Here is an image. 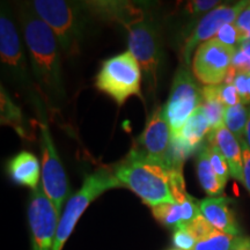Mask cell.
I'll list each match as a JSON object with an SVG mask.
<instances>
[{"label":"cell","mask_w":250,"mask_h":250,"mask_svg":"<svg viewBox=\"0 0 250 250\" xmlns=\"http://www.w3.org/2000/svg\"><path fill=\"white\" fill-rule=\"evenodd\" d=\"M112 170L123 187L136 193L151 208L181 203L190 196L186 189L183 171L147 160L132 149Z\"/></svg>","instance_id":"1"},{"label":"cell","mask_w":250,"mask_h":250,"mask_svg":"<svg viewBox=\"0 0 250 250\" xmlns=\"http://www.w3.org/2000/svg\"><path fill=\"white\" fill-rule=\"evenodd\" d=\"M20 24L41 90L49 100L64 98L61 51L55 33L34 9H21Z\"/></svg>","instance_id":"2"},{"label":"cell","mask_w":250,"mask_h":250,"mask_svg":"<svg viewBox=\"0 0 250 250\" xmlns=\"http://www.w3.org/2000/svg\"><path fill=\"white\" fill-rule=\"evenodd\" d=\"M30 6L54 31L62 51L67 57L79 55L87 26L85 6L62 0H34Z\"/></svg>","instance_id":"3"},{"label":"cell","mask_w":250,"mask_h":250,"mask_svg":"<svg viewBox=\"0 0 250 250\" xmlns=\"http://www.w3.org/2000/svg\"><path fill=\"white\" fill-rule=\"evenodd\" d=\"M122 187L123 184L109 167L99 168L92 174L87 175L79 191L68 199L66 208L59 219L52 250H62L65 242L76 228L78 220L88 208L90 203L109 190Z\"/></svg>","instance_id":"4"},{"label":"cell","mask_w":250,"mask_h":250,"mask_svg":"<svg viewBox=\"0 0 250 250\" xmlns=\"http://www.w3.org/2000/svg\"><path fill=\"white\" fill-rule=\"evenodd\" d=\"M95 86L118 105H123L131 96L142 98V68L138 61L130 51L107 59L96 76Z\"/></svg>","instance_id":"5"},{"label":"cell","mask_w":250,"mask_h":250,"mask_svg":"<svg viewBox=\"0 0 250 250\" xmlns=\"http://www.w3.org/2000/svg\"><path fill=\"white\" fill-rule=\"evenodd\" d=\"M126 28L129 30V51L138 61L148 88L155 90L162 59L160 33L147 17Z\"/></svg>","instance_id":"6"},{"label":"cell","mask_w":250,"mask_h":250,"mask_svg":"<svg viewBox=\"0 0 250 250\" xmlns=\"http://www.w3.org/2000/svg\"><path fill=\"white\" fill-rule=\"evenodd\" d=\"M197 81L190 71L184 67L179 68L175 74L169 99L162 107L171 133H179L188 118L202 105V89Z\"/></svg>","instance_id":"7"},{"label":"cell","mask_w":250,"mask_h":250,"mask_svg":"<svg viewBox=\"0 0 250 250\" xmlns=\"http://www.w3.org/2000/svg\"><path fill=\"white\" fill-rule=\"evenodd\" d=\"M41 152H42V187L56 211L61 215L68 196L67 176L56 151L48 125L41 123Z\"/></svg>","instance_id":"8"},{"label":"cell","mask_w":250,"mask_h":250,"mask_svg":"<svg viewBox=\"0 0 250 250\" xmlns=\"http://www.w3.org/2000/svg\"><path fill=\"white\" fill-rule=\"evenodd\" d=\"M61 215L43 190L42 184L30 193L28 221L31 232V250H52Z\"/></svg>","instance_id":"9"},{"label":"cell","mask_w":250,"mask_h":250,"mask_svg":"<svg viewBox=\"0 0 250 250\" xmlns=\"http://www.w3.org/2000/svg\"><path fill=\"white\" fill-rule=\"evenodd\" d=\"M234 52L235 48L225 45L215 39L202 43L193 55V76L206 86L221 85L232 66Z\"/></svg>","instance_id":"10"},{"label":"cell","mask_w":250,"mask_h":250,"mask_svg":"<svg viewBox=\"0 0 250 250\" xmlns=\"http://www.w3.org/2000/svg\"><path fill=\"white\" fill-rule=\"evenodd\" d=\"M171 140V130L164 115V109L158 107L149 116L142 136L132 151L147 160L166 165Z\"/></svg>","instance_id":"11"},{"label":"cell","mask_w":250,"mask_h":250,"mask_svg":"<svg viewBox=\"0 0 250 250\" xmlns=\"http://www.w3.org/2000/svg\"><path fill=\"white\" fill-rule=\"evenodd\" d=\"M249 5V1H240L234 6H218L213 11L208 12L199 21L190 36L188 37L182 49L183 62L188 65L190 57L197 46L202 43L214 39L218 31L224 24L235 22L241 12Z\"/></svg>","instance_id":"12"},{"label":"cell","mask_w":250,"mask_h":250,"mask_svg":"<svg viewBox=\"0 0 250 250\" xmlns=\"http://www.w3.org/2000/svg\"><path fill=\"white\" fill-rule=\"evenodd\" d=\"M0 55L5 70L15 80L26 81L27 66L20 36L4 7L1 8L0 15Z\"/></svg>","instance_id":"13"},{"label":"cell","mask_w":250,"mask_h":250,"mask_svg":"<svg viewBox=\"0 0 250 250\" xmlns=\"http://www.w3.org/2000/svg\"><path fill=\"white\" fill-rule=\"evenodd\" d=\"M211 145L219 148L229 166L230 176L243 183V155L240 140L225 125L213 129L208 134Z\"/></svg>","instance_id":"14"},{"label":"cell","mask_w":250,"mask_h":250,"mask_svg":"<svg viewBox=\"0 0 250 250\" xmlns=\"http://www.w3.org/2000/svg\"><path fill=\"white\" fill-rule=\"evenodd\" d=\"M230 203L232 201L227 197H213L199 202V208L204 218L215 229L232 235H240V228Z\"/></svg>","instance_id":"15"},{"label":"cell","mask_w":250,"mask_h":250,"mask_svg":"<svg viewBox=\"0 0 250 250\" xmlns=\"http://www.w3.org/2000/svg\"><path fill=\"white\" fill-rule=\"evenodd\" d=\"M152 214L161 225L177 229L202 214L199 202L189 196L181 203L162 204L152 208Z\"/></svg>","instance_id":"16"},{"label":"cell","mask_w":250,"mask_h":250,"mask_svg":"<svg viewBox=\"0 0 250 250\" xmlns=\"http://www.w3.org/2000/svg\"><path fill=\"white\" fill-rule=\"evenodd\" d=\"M85 8L90 13L99 15L105 20L116 21L127 27L129 24L146 17L142 8L123 1H89L85 2Z\"/></svg>","instance_id":"17"},{"label":"cell","mask_w":250,"mask_h":250,"mask_svg":"<svg viewBox=\"0 0 250 250\" xmlns=\"http://www.w3.org/2000/svg\"><path fill=\"white\" fill-rule=\"evenodd\" d=\"M9 176L15 183L31 189L39 187L41 176L40 162L33 153L22 151L11 159L7 165Z\"/></svg>","instance_id":"18"},{"label":"cell","mask_w":250,"mask_h":250,"mask_svg":"<svg viewBox=\"0 0 250 250\" xmlns=\"http://www.w3.org/2000/svg\"><path fill=\"white\" fill-rule=\"evenodd\" d=\"M211 131L212 127L210 122H208L204 109L201 105L192 112L191 116L188 118L186 124L179 133L192 148L199 151L203 146V140H204L206 134L211 133Z\"/></svg>","instance_id":"19"},{"label":"cell","mask_w":250,"mask_h":250,"mask_svg":"<svg viewBox=\"0 0 250 250\" xmlns=\"http://www.w3.org/2000/svg\"><path fill=\"white\" fill-rule=\"evenodd\" d=\"M196 169L201 187L208 196H218L223 193L225 186L220 182L212 168L210 158H208V145H203L201 149L197 152Z\"/></svg>","instance_id":"20"},{"label":"cell","mask_w":250,"mask_h":250,"mask_svg":"<svg viewBox=\"0 0 250 250\" xmlns=\"http://www.w3.org/2000/svg\"><path fill=\"white\" fill-rule=\"evenodd\" d=\"M250 249V237L223 233L214 229L210 235L197 242L193 250H246Z\"/></svg>","instance_id":"21"},{"label":"cell","mask_w":250,"mask_h":250,"mask_svg":"<svg viewBox=\"0 0 250 250\" xmlns=\"http://www.w3.org/2000/svg\"><path fill=\"white\" fill-rule=\"evenodd\" d=\"M202 108L210 122L212 130L224 125L226 105L219 96V85L204 86L202 88Z\"/></svg>","instance_id":"22"},{"label":"cell","mask_w":250,"mask_h":250,"mask_svg":"<svg viewBox=\"0 0 250 250\" xmlns=\"http://www.w3.org/2000/svg\"><path fill=\"white\" fill-rule=\"evenodd\" d=\"M249 110L246 108V104L239 103L233 107H227L225 111L224 125L232 132L237 139H243L246 134V127L248 123Z\"/></svg>","instance_id":"23"},{"label":"cell","mask_w":250,"mask_h":250,"mask_svg":"<svg viewBox=\"0 0 250 250\" xmlns=\"http://www.w3.org/2000/svg\"><path fill=\"white\" fill-rule=\"evenodd\" d=\"M1 124L11 125L21 136H24L26 133L22 125V114L20 108L14 104L4 88L1 89Z\"/></svg>","instance_id":"24"},{"label":"cell","mask_w":250,"mask_h":250,"mask_svg":"<svg viewBox=\"0 0 250 250\" xmlns=\"http://www.w3.org/2000/svg\"><path fill=\"white\" fill-rule=\"evenodd\" d=\"M208 158H210V162L213 168L215 175L218 176V179L220 180V182L226 186L228 177L230 175L229 166H228L226 159L223 155V153L219 151L218 147L208 144Z\"/></svg>","instance_id":"25"},{"label":"cell","mask_w":250,"mask_h":250,"mask_svg":"<svg viewBox=\"0 0 250 250\" xmlns=\"http://www.w3.org/2000/svg\"><path fill=\"white\" fill-rule=\"evenodd\" d=\"M183 227H186L187 229L196 237L197 241H201V240L205 239L206 236L210 235V234L215 229V228L206 220L203 214H199L198 217H196L193 220L190 221V223L183 225Z\"/></svg>","instance_id":"26"},{"label":"cell","mask_w":250,"mask_h":250,"mask_svg":"<svg viewBox=\"0 0 250 250\" xmlns=\"http://www.w3.org/2000/svg\"><path fill=\"white\" fill-rule=\"evenodd\" d=\"M219 42H221L225 45L232 46V48H237L241 44V35L237 29L235 23H227L224 24L218 31V34L214 37Z\"/></svg>","instance_id":"27"},{"label":"cell","mask_w":250,"mask_h":250,"mask_svg":"<svg viewBox=\"0 0 250 250\" xmlns=\"http://www.w3.org/2000/svg\"><path fill=\"white\" fill-rule=\"evenodd\" d=\"M196 237L186 227H180L174 230L173 243L180 250H193L197 245Z\"/></svg>","instance_id":"28"},{"label":"cell","mask_w":250,"mask_h":250,"mask_svg":"<svg viewBox=\"0 0 250 250\" xmlns=\"http://www.w3.org/2000/svg\"><path fill=\"white\" fill-rule=\"evenodd\" d=\"M219 96L226 107H233V105L242 103L241 98L234 85H226V83L219 85Z\"/></svg>","instance_id":"29"},{"label":"cell","mask_w":250,"mask_h":250,"mask_svg":"<svg viewBox=\"0 0 250 250\" xmlns=\"http://www.w3.org/2000/svg\"><path fill=\"white\" fill-rule=\"evenodd\" d=\"M232 67L237 73H250V57L242 49L236 48L233 55Z\"/></svg>","instance_id":"30"},{"label":"cell","mask_w":250,"mask_h":250,"mask_svg":"<svg viewBox=\"0 0 250 250\" xmlns=\"http://www.w3.org/2000/svg\"><path fill=\"white\" fill-rule=\"evenodd\" d=\"M219 1L217 0H197V1H191L188 5V9L192 14H201L205 12H211L214 8L218 7Z\"/></svg>","instance_id":"31"},{"label":"cell","mask_w":250,"mask_h":250,"mask_svg":"<svg viewBox=\"0 0 250 250\" xmlns=\"http://www.w3.org/2000/svg\"><path fill=\"white\" fill-rule=\"evenodd\" d=\"M240 144H241L243 155V179H245L243 186L247 188V190L250 193V147L245 138L240 140Z\"/></svg>","instance_id":"32"},{"label":"cell","mask_w":250,"mask_h":250,"mask_svg":"<svg viewBox=\"0 0 250 250\" xmlns=\"http://www.w3.org/2000/svg\"><path fill=\"white\" fill-rule=\"evenodd\" d=\"M237 48L242 49L243 51H245L246 54L250 57V41H245V42H242L241 44L237 46Z\"/></svg>","instance_id":"33"},{"label":"cell","mask_w":250,"mask_h":250,"mask_svg":"<svg viewBox=\"0 0 250 250\" xmlns=\"http://www.w3.org/2000/svg\"><path fill=\"white\" fill-rule=\"evenodd\" d=\"M246 142L248 144V146L250 147V109H249V118H248V123H247V127H246Z\"/></svg>","instance_id":"34"},{"label":"cell","mask_w":250,"mask_h":250,"mask_svg":"<svg viewBox=\"0 0 250 250\" xmlns=\"http://www.w3.org/2000/svg\"><path fill=\"white\" fill-rule=\"evenodd\" d=\"M248 94L250 98V73H248Z\"/></svg>","instance_id":"35"},{"label":"cell","mask_w":250,"mask_h":250,"mask_svg":"<svg viewBox=\"0 0 250 250\" xmlns=\"http://www.w3.org/2000/svg\"><path fill=\"white\" fill-rule=\"evenodd\" d=\"M170 250H180V249H170Z\"/></svg>","instance_id":"36"},{"label":"cell","mask_w":250,"mask_h":250,"mask_svg":"<svg viewBox=\"0 0 250 250\" xmlns=\"http://www.w3.org/2000/svg\"><path fill=\"white\" fill-rule=\"evenodd\" d=\"M246 250H250V249H246Z\"/></svg>","instance_id":"37"}]
</instances>
